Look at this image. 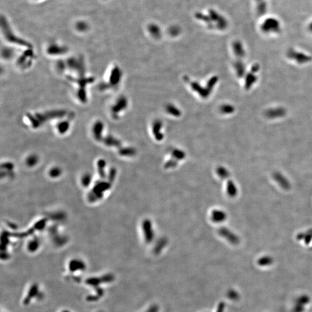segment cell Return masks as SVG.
I'll return each mask as SVG.
<instances>
[{"label":"cell","instance_id":"3957f363","mask_svg":"<svg viewBox=\"0 0 312 312\" xmlns=\"http://www.w3.org/2000/svg\"><path fill=\"white\" fill-rule=\"evenodd\" d=\"M42 295V294L40 291L39 284L37 283H33L28 289L26 295L24 297L23 304L25 306H29L34 299L41 298L39 296Z\"/></svg>","mask_w":312,"mask_h":312},{"label":"cell","instance_id":"8992f818","mask_svg":"<svg viewBox=\"0 0 312 312\" xmlns=\"http://www.w3.org/2000/svg\"><path fill=\"white\" fill-rule=\"evenodd\" d=\"M118 76H119V72L117 71V69H116L115 70H114L113 71L112 76L111 77V82L113 84H117L119 82L118 80H119V78Z\"/></svg>","mask_w":312,"mask_h":312},{"label":"cell","instance_id":"5b68a950","mask_svg":"<svg viewBox=\"0 0 312 312\" xmlns=\"http://www.w3.org/2000/svg\"><path fill=\"white\" fill-rule=\"evenodd\" d=\"M65 52V49L63 48H60L59 46L53 45L50 46L48 49V52L52 54H58L64 53Z\"/></svg>","mask_w":312,"mask_h":312},{"label":"cell","instance_id":"277c9868","mask_svg":"<svg viewBox=\"0 0 312 312\" xmlns=\"http://www.w3.org/2000/svg\"><path fill=\"white\" fill-rule=\"evenodd\" d=\"M68 268L71 273H76L84 271L86 269V265L79 259H73L69 263Z\"/></svg>","mask_w":312,"mask_h":312},{"label":"cell","instance_id":"6da1fadb","mask_svg":"<svg viewBox=\"0 0 312 312\" xmlns=\"http://www.w3.org/2000/svg\"><path fill=\"white\" fill-rule=\"evenodd\" d=\"M114 280V276L111 273H105L101 276H94L88 278L84 281L86 285L92 287L93 290L103 288L102 286L112 283Z\"/></svg>","mask_w":312,"mask_h":312},{"label":"cell","instance_id":"30bf717a","mask_svg":"<svg viewBox=\"0 0 312 312\" xmlns=\"http://www.w3.org/2000/svg\"><path fill=\"white\" fill-rule=\"evenodd\" d=\"M103 312V311H99V312Z\"/></svg>","mask_w":312,"mask_h":312},{"label":"cell","instance_id":"52a82bcc","mask_svg":"<svg viewBox=\"0 0 312 312\" xmlns=\"http://www.w3.org/2000/svg\"><path fill=\"white\" fill-rule=\"evenodd\" d=\"M68 122H63L62 123L60 124L58 126L59 131L60 132H64V131H66V130L68 128Z\"/></svg>","mask_w":312,"mask_h":312},{"label":"cell","instance_id":"9c48e42d","mask_svg":"<svg viewBox=\"0 0 312 312\" xmlns=\"http://www.w3.org/2000/svg\"><path fill=\"white\" fill-rule=\"evenodd\" d=\"M61 312H70V310H68V309H64V310H62V311H61Z\"/></svg>","mask_w":312,"mask_h":312},{"label":"cell","instance_id":"ba28073f","mask_svg":"<svg viewBox=\"0 0 312 312\" xmlns=\"http://www.w3.org/2000/svg\"><path fill=\"white\" fill-rule=\"evenodd\" d=\"M76 27L79 31H84V30H86L88 29V25H86L84 23L80 22V23H78V25H76Z\"/></svg>","mask_w":312,"mask_h":312},{"label":"cell","instance_id":"7a4b0ae2","mask_svg":"<svg viewBox=\"0 0 312 312\" xmlns=\"http://www.w3.org/2000/svg\"><path fill=\"white\" fill-rule=\"evenodd\" d=\"M1 25L4 33L5 38L9 42L17 44L21 46H25L27 47L30 46V45L29 43L21 39H20L19 38L17 37L16 36H15V34H14V33H12V30L10 29L9 25H8L6 20L4 19H3L2 18L1 19Z\"/></svg>","mask_w":312,"mask_h":312}]
</instances>
